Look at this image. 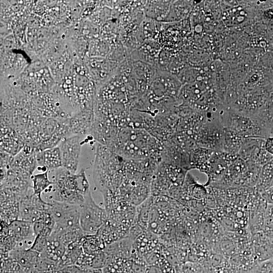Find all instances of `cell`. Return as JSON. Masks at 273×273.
<instances>
[{"label": "cell", "mask_w": 273, "mask_h": 273, "mask_svg": "<svg viewBox=\"0 0 273 273\" xmlns=\"http://www.w3.org/2000/svg\"><path fill=\"white\" fill-rule=\"evenodd\" d=\"M107 147L125 159H150L160 162L163 145L145 129L127 126L119 130Z\"/></svg>", "instance_id": "cell-1"}, {"label": "cell", "mask_w": 273, "mask_h": 273, "mask_svg": "<svg viewBox=\"0 0 273 273\" xmlns=\"http://www.w3.org/2000/svg\"><path fill=\"white\" fill-rule=\"evenodd\" d=\"M126 174L125 159L105 146L98 143L93 176L94 182L102 193L115 194Z\"/></svg>", "instance_id": "cell-2"}, {"label": "cell", "mask_w": 273, "mask_h": 273, "mask_svg": "<svg viewBox=\"0 0 273 273\" xmlns=\"http://www.w3.org/2000/svg\"><path fill=\"white\" fill-rule=\"evenodd\" d=\"M55 172L54 200L81 206L90 192L84 170L72 173L62 167Z\"/></svg>", "instance_id": "cell-3"}, {"label": "cell", "mask_w": 273, "mask_h": 273, "mask_svg": "<svg viewBox=\"0 0 273 273\" xmlns=\"http://www.w3.org/2000/svg\"><path fill=\"white\" fill-rule=\"evenodd\" d=\"M188 170L161 161L153 175L151 195L166 196L178 199Z\"/></svg>", "instance_id": "cell-4"}, {"label": "cell", "mask_w": 273, "mask_h": 273, "mask_svg": "<svg viewBox=\"0 0 273 273\" xmlns=\"http://www.w3.org/2000/svg\"><path fill=\"white\" fill-rule=\"evenodd\" d=\"M1 253L24 249L23 244L30 241L33 243L35 238L33 223L21 219H17L10 224L1 222Z\"/></svg>", "instance_id": "cell-5"}, {"label": "cell", "mask_w": 273, "mask_h": 273, "mask_svg": "<svg viewBox=\"0 0 273 273\" xmlns=\"http://www.w3.org/2000/svg\"><path fill=\"white\" fill-rule=\"evenodd\" d=\"M107 219L106 209L95 203L90 191L80 206V225L84 235L96 234Z\"/></svg>", "instance_id": "cell-6"}, {"label": "cell", "mask_w": 273, "mask_h": 273, "mask_svg": "<svg viewBox=\"0 0 273 273\" xmlns=\"http://www.w3.org/2000/svg\"><path fill=\"white\" fill-rule=\"evenodd\" d=\"M51 212L55 222L54 229L67 230L80 227V206L53 200Z\"/></svg>", "instance_id": "cell-7"}, {"label": "cell", "mask_w": 273, "mask_h": 273, "mask_svg": "<svg viewBox=\"0 0 273 273\" xmlns=\"http://www.w3.org/2000/svg\"><path fill=\"white\" fill-rule=\"evenodd\" d=\"M50 209V203L35 195L31 188L20 201L19 219L33 223Z\"/></svg>", "instance_id": "cell-8"}, {"label": "cell", "mask_w": 273, "mask_h": 273, "mask_svg": "<svg viewBox=\"0 0 273 273\" xmlns=\"http://www.w3.org/2000/svg\"><path fill=\"white\" fill-rule=\"evenodd\" d=\"M58 146L61 151L62 167L72 173H76L81 150L80 137L79 135H72L64 138Z\"/></svg>", "instance_id": "cell-9"}, {"label": "cell", "mask_w": 273, "mask_h": 273, "mask_svg": "<svg viewBox=\"0 0 273 273\" xmlns=\"http://www.w3.org/2000/svg\"><path fill=\"white\" fill-rule=\"evenodd\" d=\"M22 198L8 187L1 188V221L10 224L20 217Z\"/></svg>", "instance_id": "cell-10"}, {"label": "cell", "mask_w": 273, "mask_h": 273, "mask_svg": "<svg viewBox=\"0 0 273 273\" xmlns=\"http://www.w3.org/2000/svg\"><path fill=\"white\" fill-rule=\"evenodd\" d=\"M37 165L46 170H56L62 167L60 149L58 146L35 152Z\"/></svg>", "instance_id": "cell-11"}, {"label": "cell", "mask_w": 273, "mask_h": 273, "mask_svg": "<svg viewBox=\"0 0 273 273\" xmlns=\"http://www.w3.org/2000/svg\"><path fill=\"white\" fill-rule=\"evenodd\" d=\"M8 255L18 263L27 272L30 273L37 263L40 253L29 248L12 251L8 253Z\"/></svg>", "instance_id": "cell-12"}, {"label": "cell", "mask_w": 273, "mask_h": 273, "mask_svg": "<svg viewBox=\"0 0 273 273\" xmlns=\"http://www.w3.org/2000/svg\"><path fill=\"white\" fill-rule=\"evenodd\" d=\"M67 248L57 236L52 232L45 248L40 253V256L55 262L58 264L59 261L66 252Z\"/></svg>", "instance_id": "cell-13"}, {"label": "cell", "mask_w": 273, "mask_h": 273, "mask_svg": "<svg viewBox=\"0 0 273 273\" xmlns=\"http://www.w3.org/2000/svg\"><path fill=\"white\" fill-rule=\"evenodd\" d=\"M243 137L237 132L227 128H223L222 151L238 154L242 147Z\"/></svg>", "instance_id": "cell-14"}, {"label": "cell", "mask_w": 273, "mask_h": 273, "mask_svg": "<svg viewBox=\"0 0 273 273\" xmlns=\"http://www.w3.org/2000/svg\"><path fill=\"white\" fill-rule=\"evenodd\" d=\"M105 244L97 234L84 235L81 239L83 252L88 255H96L105 248Z\"/></svg>", "instance_id": "cell-15"}, {"label": "cell", "mask_w": 273, "mask_h": 273, "mask_svg": "<svg viewBox=\"0 0 273 273\" xmlns=\"http://www.w3.org/2000/svg\"><path fill=\"white\" fill-rule=\"evenodd\" d=\"M48 172L49 170H47L42 173L34 174L31 178L33 193L39 198H41V194L43 191L55 184L54 181L49 180Z\"/></svg>", "instance_id": "cell-16"}, {"label": "cell", "mask_w": 273, "mask_h": 273, "mask_svg": "<svg viewBox=\"0 0 273 273\" xmlns=\"http://www.w3.org/2000/svg\"><path fill=\"white\" fill-rule=\"evenodd\" d=\"M260 194L267 203L273 204V186L264 190Z\"/></svg>", "instance_id": "cell-17"}, {"label": "cell", "mask_w": 273, "mask_h": 273, "mask_svg": "<svg viewBox=\"0 0 273 273\" xmlns=\"http://www.w3.org/2000/svg\"><path fill=\"white\" fill-rule=\"evenodd\" d=\"M265 149L273 156V137H268L265 139Z\"/></svg>", "instance_id": "cell-18"}, {"label": "cell", "mask_w": 273, "mask_h": 273, "mask_svg": "<svg viewBox=\"0 0 273 273\" xmlns=\"http://www.w3.org/2000/svg\"><path fill=\"white\" fill-rule=\"evenodd\" d=\"M269 137H273V124L271 126L269 131Z\"/></svg>", "instance_id": "cell-19"}]
</instances>
